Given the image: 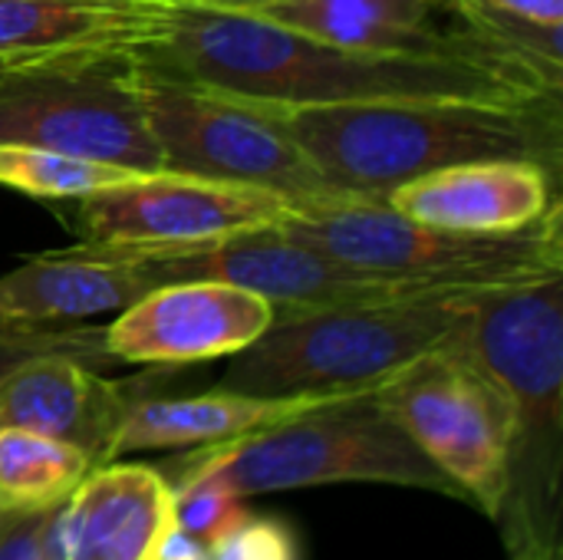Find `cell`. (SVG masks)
<instances>
[{
  "label": "cell",
  "instance_id": "5bb4252c",
  "mask_svg": "<svg viewBox=\"0 0 563 560\" xmlns=\"http://www.w3.org/2000/svg\"><path fill=\"white\" fill-rule=\"evenodd\" d=\"M175 7L178 0H0V63L139 56L172 30Z\"/></svg>",
  "mask_w": 563,
  "mask_h": 560
},
{
  "label": "cell",
  "instance_id": "484cf974",
  "mask_svg": "<svg viewBox=\"0 0 563 560\" xmlns=\"http://www.w3.org/2000/svg\"><path fill=\"white\" fill-rule=\"evenodd\" d=\"M485 3L538 23H563V0H485Z\"/></svg>",
  "mask_w": 563,
  "mask_h": 560
},
{
  "label": "cell",
  "instance_id": "603a6c76",
  "mask_svg": "<svg viewBox=\"0 0 563 560\" xmlns=\"http://www.w3.org/2000/svg\"><path fill=\"white\" fill-rule=\"evenodd\" d=\"M208 560H303L294 525L271 515H244L208 548Z\"/></svg>",
  "mask_w": 563,
  "mask_h": 560
},
{
  "label": "cell",
  "instance_id": "cb8c5ba5",
  "mask_svg": "<svg viewBox=\"0 0 563 560\" xmlns=\"http://www.w3.org/2000/svg\"><path fill=\"white\" fill-rule=\"evenodd\" d=\"M46 515H0V560H43Z\"/></svg>",
  "mask_w": 563,
  "mask_h": 560
},
{
  "label": "cell",
  "instance_id": "30bf717a",
  "mask_svg": "<svg viewBox=\"0 0 563 560\" xmlns=\"http://www.w3.org/2000/svg\"><path fill=\"white\" fill-rule=\"evenodd\" d=\"M297 208L264 188L152 172L125 185L73 198V228L89 244L178 248L205 244L247 228L277 224Z\"/></svg>",
  "mask_w": 563,
  "mask_h": 560
},
{
  "label": "cell",
  "instance_id": "8992f818",
  "mask_svg": "<svg viewBox=\"0 0 563 560\" xmlns=\"http://www.w3.org/2000/svg\"><path fill=\"white\" fill-rule=\"evenodd\" d=\"M280 228L369 274L429 287H511L563 274V208L515 231H452L399 215L386 201H343L294 211Z\"/></svg>",
  "mask_w": 563,
  "mask_h": 560
},
{
  "label": "cell",
  "instance_id": "ffe728a7",
  "mask_svg": "<svg viewBox=\"0 0 563 560\" xmlns=\"http://www.w3.org/2000/svg\"><path fill=\"white\" fill-rule=\"evenodd\" d=\"M139 175H148V172H132L122 165L73 158L63 152L36 149V145L0 142V185L23 191V195H33V198H43V201L86 198L92 191L125 185Z\"/></svg>",
  "mask_w": 563,
  "mask_h": 560
},
{
  "label": "cell",
  "instance_id": "277c9868",
  "mask_svg": "<svg viewBox=\"0 0 563 560\" xmlns=\"http://www.w3.org/2000/svg\"><path fill=\"white\" fill-rule=\"evenodd\" d=\"M485 287L429 290L379 304L274 314L234 353L221 389L247 396H343L376 389L419 356L452 343Z\"/></svg>",
  "mask_w": 563,
  "mask_h": 560
},
{
  "label": "cell",
  "instance_id": "83f0119b",
  "mask_svg": "<svg viewBox=\"0 0 563 560\" xmlns=\"http://www.w3.org/2000/svg\"><path fill=\"white\" fill-rule=\"evenodd\" d=\"M7 69H13V66H3V63H0V76H3V73H7Z\"/></svg>",
  "mask_w": 563,
  "mask_h": 560
},
{
  "label": "cell",
  "instance_id": "5b68a950",
  "mask_svg": "<svg viewBox=\"0 0 563 560\" xmlns=\"http://www.w3.org/2000/svg\"><path fill=\"white\" fill-rule=\"evenodd\" d=\"M165 479L218 475L234 495L297 492L340 482H376L462 498L455 482L439 472L406 429L379 403L376 389L330 396L254 436L201 446L162 469Z\"/></svg>",
  "mask_w": 563,
  "mask_h": 560
},
{
  "label": "cell",
  "instance_id": "4fadbf2b",
  "mask_svg": "<svg viewBox=\"0 0 563 560\" xmlns=\"http://www.w3.org/2000/svg\"><path fill=\"white\" fill-rule=\"evenodd\" d=\"M439 7L442 0H267L254 13L353 50L468 59V63L511 69L538 79L548 89H558L534 66L515 59L511 53L482 40L468 26L442 30L435 23Z\"/></svg>",
  "mask_w": 563,
  "mask_h": 560
},
{
  "label": "cell",
  "instance_id": "7a4b0ae2",
  "mask_svg": "<svg viewBox=\"0 0 563 560\" xmlns=\"http://www.w3.org/2000/svg\"><path fill=\"white\" fill-rule=\"evenodd\" d=\"M271 109L346 201H386L399 185L462 162H534L561 178V92L515 102L383 99Z\"/></svg>",
  "mask_w": 563,
  "mask_h": 560
},
{
  "label": "cell",
  "instance_id": "44dd1931",
  "mask_svg": "<svg viewBox=\"0 0 563 560\" xmlns=\"http://www.w3.org/2000/svg\"><path fill=\"white\" fill-rule=\"evenodd\" d=\"M172 508L178 525L205 548L224 538L247 512L244 498L234 495L218 475H185L172 479Z\"/></svg>",
  "mask_w": 563,
  "mask_h": 560
},
{
  "label": "cell",
  "instance_id": "52a82bcc",
  "mask_svg": "<svg viewBox=\"0 0 563 560\" xmlns=\"http://www.w3.org/2000/svg\"><path fill=\"white\" fill-rule=\"evenodd\" d=\"M139 69L148 129L168 172L280 195L297 211L343 205L271 106Z\"/></svg>",
  "mask_w": 563,
  "mask_h": 560
},
{
  "label": "cell",
  "instance_id": "9c48e42d",
  "mask_svg": "<svg viewBox=\"0 0 563 560\" xmlns=\"http://www.w3.org/2000/svg\"><path fill=\"white\" fill-rule=\"evenodd\" d=\"M459 337L376 386V396L462 498L495 521L515 449V409Z\"/></svg>",
  "mask_w": 563,
  "mask_h": 560
},
{
  "label": "cell",
  "instance_id": "9a60e30c",
  "mask_svg": "<svg viewBox=\"0 0 563 560\" xmlns=\"http://www.w3.org/2000/svg\"><path fill=\"white\" fill-rule=\"evenodd\" d=\"M172 485L155 465H92L46 515L43 560H142L165 512Z\"/></svg>",
  "mask_w": 563,
  "mask_h": 560
},
{
  "label": "cell",
  "instance_id": "e0dca14e",
  "mask_svg": "<svg viewBox=\"0 0 563 560\" xmlns=\"http://www.w3.org/2000/svg\"><path fill=\"white\" fill-rule=\"evenodd\" d=\"M152 287L158 284L142 267L82 251L79 244L33 254L0 274V327H79L92 317L125 310Z\"/></svg>",
  "mask_w": 563,
  "mask_h": 560
},
{
  "label": "cell",
  "instance_id": "6da1fadb",
  "mask_svg": "<svg viewBox=\"0 0 563 560\" xmlns=\"http://www.w3.org/2000/svg\"><path fill=\"white\" fill-rule=\"evenodd\" d=\"M132 59L145 73L261 106L383 99L515 102L558 92L531 76L485 63L353 50L257 13L195 3H178L172 30Z\"/></svg>",
  "mask_w": 563,
  "mask_h": 560
},
{
  "label": "cell",
  "instance_id": "4316f807",
  "mask_svg": "<svg viewBox=\"0 0 563 560\" xmlns=\"http://www.w3.org/2000/svg\"><path fill=\"white\" fill-rule=\"evenodd\" d=\"M178 3H195V7H214V10H244L254 13L257 7H264L267 0H178Z\"/></svg>",
  "mask_w": 563,
  "mask_h": 560
},
{
  "label": "cell",
  "instance_id": "d6986e66",
  "mask_svg": "<svg viewBox=\"0 0 563 560\" xmlns=\"http://www.w3.org/2000/svg\"><path fill=\"white\" fill-rule=\"evenodd\" d=\"M89 469V455L69 442L30 429H0V515L53 512Z\"/></svg>",
  "mask_w": 563,
  "mask_h": 560
},
{
  "label": "cell",
  "instance_id": "ba28073f",
  "mask_svg": "<svg viewBox=\"0 0 563 560\" xmlns=\"http://www.w3.org/2000/svg\"><path fill=\"white\" fill-rule=\"evenodd\" d=\"M0 142L168 172L148 129L132 56L13 66L0 76Z\"/></svg>",
  "mask_w": 563,
  "mask_h": 560
},
{
  "label": "cell",
  "instance_id": "7402d4cb",
  "mask_svg": "<svg viewBox=\"0 0 563 560\" xmlns=\"http://www.w3.org/2000/svg\"><path fill=\"white\" fill-rule=\"evenodd\" d=\"M106 327H49V330H3L0 327V376L36 353H69L92 366L115 363L102 343Z\"/></svg>",
  "mask_w": 563,
  "mask_h": 560
},
{
  "label": "cell",
  "instance_id": "2e32d148",
  "mask_svg": "<svg viewBox=\"0 0 563 560\" xmlns=\"http://www.w3.org/2000/svg\"><path fill=\"white\" fill-rule=\"evenodd\" d=\"M558 178L534 162H462L399 185L386 205L452 231H515L554 208Z\"/></svg>",
  "mask_w": 563,
  "mask_h": 560
},
{
  "label": "cell",
  "instance_id": "ac0fdd59",
  "mask_svg": "<svg viewBox=\"0 0 563 560\" xmlns=\"http://www.w3.org/2000/svg\"><path fill=\"white\" fill-rule=\"evenodd\" d=\"M323 399L330 396H247L221 386L198 396H142L125 413L109 446V462L132 452L234 442L271 429Z\"/></svg>",
  "mask_w": 563,
  "mask_h": 560
},
{
  "label": "cell",
  "instance_id": "d4e9b609",
  "mask_svg": "<svg viewBox=\"0 0 563 560\" xmlns=\"http://www.w3.org/2000/svg\"><path fill=\"white\" fill-rule=\"evenodd\" d=\"M142 560H208V548L198 545V541L178 525L175 508H168L165 518H162V525H158V531H155V538L148 541Z\"/></svg>",
  "mask_w": 563,
  "mask_h": 560
},
{
  "label": "cell",
  "instance_id": "7c38bea8",
  "mask_svg": "<svg viewBox=\"0 0 563 560\" xmlns=\"http://www.w3.org/2000/svg\"><path fill=\"white\" fill-rule=\"evenodd\" d=\"M142 396V380H109L79 356L36 353L0 376V429L69 442L102 465L125 413Z\"/></svg>",
  "mask_w": 563,
  "mask_h": 560
},
{
  "label": "cell",
  "instance_id": "8fae6325",
  "mask_svg": "<svg viewBox=\"0 0 563 560\" xmlns=\"http://www.w3.org/2000/svg\"><path fill=\"white\" fill-rule=\"evenodd\" d=\"M274 323V307L234 284L175 281L158 284L102 330L115 363L185 366L234 356Z\"/></svg>",
  "mask_w": 563,
  "mask_h": 560
},
{
  "label": "cell",
  "instance_id": "3957f363",
  "mask_svg": "<svg viewBox=\"0 0 563 560\" xmlns=\"http://www.w3.org/2000/svg\"><path fill=\"white\" fill-rule=\"evenodd\" d=\"M459 343L515 409V449L495 518L508 558L563 554V274L478 290Z\"/></svg>",
  "mask_w": 563,
  "mask_h": 560
}]
</instances>
